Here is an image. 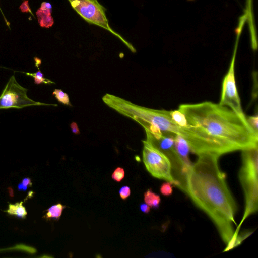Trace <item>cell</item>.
Wrapping results in <instances>:
<instances>
[{
  "label": "cell",
  "mask_w": 258,
  "mask_h": 258,
  "mask_svg": "<svg viewBox=\"0 0 258 258\" xmlns=\"http://www.w3.org/2000/svg\"><path fill=\"white\" fill-rule=\"evenodd\" d=\"M124 169L121 167L116 168L112 174V179L116 182L121 181L124 177Z\"/></svg>",
  "instance_id": "obj_22"
},
{
  "label": "cell",
  "mask_w": 258,
  "mask_h": 258,
  "mask_svg": "<svg viewBox=\"0 0 258 258\" xmlns=\"http://www.w3.org/2000/svg\"><path fill=\"white\" fill-rule=\"evenodd\" d=\"M52 9L41 10L39 8L36 12L38 23L42 27L48 28L54 24V20L51 16Z\"/></svg>",
  "instance_id": "obj_12"
},
{
  "label": "cell",
  "mask_w": 258,
  "mask_h": 258,
  "mask_svg": "<svg viewBox=\"0 0 258 258\" xmlns=\"http://www.w3.org/2000/svg\"><path fill=\"white\" fill-rule=\"evenodd\" d=\"M23 201L17 202L15 204H9L8 209L5 210L8 214L14 215L17 218L24 219L26 218L27 212L23 205Z\"/></svg>",
  "instance_id": "obj_13"
},
{
  "label": "cell",
  "mask_w": 258,
  "mask_h": 258,
  "mask_svg": "<svg viewBox=\"0 0 258 258\" xmlns=\"http://www.w3.org/2000/svg\"><path fill=\"white\" fill-rule=\"evenodd\" d=\"M247 121L251 128L258 134V117L257 115L246 117Z\"/></svg>",
  "instance_id": "obj_21"
},
{
  "label": "cell",
  "mask_w": 258,
  "mask_h": 258,
  "mask_svg": "<svg viewBox=\"0 0 258 258\" xmlns=\"http://www.w3.org/2000/svg\"><path fill=\"white\" fill-rule=\"evenodd\" d=\"M170 115L173 122L180 127L186 128L189 126L185 115L179 110L170 111Z\"/></svg>",
  "instance_id": "obj_17"
},
{
  "label": "cell",
  "mask_w": 258,
  "mask_h": 258,
  "mask_svg": "<svg viewBox=\"0 0 258 258\" xmlns=\"http://www.w3.org/2000/svg\"><path fill=\"white\" fill-rule=\"evenodd\" d=\"M28 89L21 86L16 81L15 75H12L8 81L0 95V109L11 108L22 109L35 105H52L35 101L27 95Z\"/></svg>",
  "instance_id": "obj_9"
},
{
  "label": "cell",
  "mask_w": 258,
  "mask_h": 258,
  "mask_svg": "<svg viewBox=\"0 0 258 258\" xmlns=\"http://www.w3.org/2000/svg\"><path fill=\"white\" fill-rule=\"evenodd\" d=\"M70 127L72 132L75 134H79L80 133L78 126L76 122H72L70 124Z\"/></svg>",
  "instance_id": "obj_26"
},
{
  "label": "cell",
  "mask_w": 258,
  "mask_h": 258,
  "mask_svg": "<svg viewBox=\"0 0 258 258\" xmlns=\"http://www.w3.org/2000/svg\"><path fill=\"white\" fill-rule=\"evenodd\" d=\"M73 9L86 22L98 26L118 37L133 53V46L110 27L105 13L106 9L97 0H68Z\"/></svg>",
  "instance_id": "obj_6"
},
{
  "label": "cell",
  "mask_w": 258,
  "mask_h": 258,
  "mask_svg": "<svg viewBox=\"0 0 258 258\" xmlns=\"http://www.w3.org/2000/svg\"><path fill=\"white\" fill-rule=\"evenodd\" d=\"M198 156L187 176L186 194L213 222L227 246L226 251L234 248L238 235L234 228L237 205L226 174L220 168V156L211 153Z\"/></svg>",
  "instance_id": "obj_1"
},
{
  "label": "cell",
  "mask_w": 258,
  "mask_h": 258,
  "mask_svg": "<svg viewBox=\"0 0 258 258\" xmlns=\"http://www.w3.org/2000/svg\"><path fill=\"white\" fill-rule=\"evenodd\" d=\"M53 95L58 102L67 105L72 106L70 103L68 95L61 89H55L54 90Z\"/></svg>",
  "instance_id": "obj_18"
},
{
  "label": "cell",
  "mask_w": 258,
  "mask_h": 258,
  "mask_svg": "<svg viewBox=\"0 0 258 258\" xmlns=\"http://www.w3.org/2000/svg\"><path fill=\"white\" fill-rule=\"evenodd\" d=\"M35 65L38 68V71L34 73L24 72L27 76H31L34 79V83L35 84H40L44 83L45 84H54V83L48 79L44 77L43 74L41 72L39 67L41 64V60L38 58H34Z\"/></svg>",
  "instance_id": "obj_14"
},
{
  "label": "cell",
  "mask_w": 258,
  "mask_h": 258,
  "mask_svg": "<svg viewBox=\"0 0 258 258\" xmlns=\"http://www.w3.org/2000/svg\"><path fill=\"white\" fill-rule=\"evenodd\" d=\"M142 142L143 161L147 170L153 177L168 181L173 185L171 165L168 158L146 140Z\"/></svg>",
  "instance_id": "obj_8"
},
{
  "label": "cell",
  "mask_w": 258,
  "mask_h": 258,
  "mask_svg": "<svg viewBox=\"0 0 258 258\" xmlns=\"http://www.w3.org/2000/svg\"><path fill=\"white\" fill-rule=\"evenodd\" d=\"M32 182L31 179L29 177L24 178L21 182L17 185L18 190L19 191H25L28 188L32 186Z\"/></svg>",
  "instance_id": "obj_20"
},
{
  "label": "cell",
  "mask_w": 258,
  "mask_h": 258,
  "mask_svg": "<svg viewBox=\"0 0 258 258\" xmlns=\"http://www.w3.org/2000/svg\"><path fill=\"white\" fill-rule=\"evenodd\" d=\"M119 194L122 200H125L131 194L130 188L127 186H123L120 188Z\"/></svg>",
  "instance_id": "obj_23"
},
{
  "label": "cell",
  "mask_w": 258,
  "mask_h": 258,
  "mask_svg": "<svg viewBox=\"0 0 258 258\" xmlns=\"http://www.w3.org/2000/svg\"><path fill=\"white\" fill-rule=\"evenodd\" d=\"M140 211L142 212L147 214L150 211V207L146 203H142L139 206Z\"/></svg>",
  "instance_id": "obj_25"
},
{
  "label": "cell",
  "mask_w": 258,
  "mask_h": 258,
  "mask_svg": "<svg viewBox=\"0 0 258 258\" xmlns=\"http://www.w3.org/2000/svg\"><path fill=\"white\" fill-rule=\"evenodd\" d=\"M41 10H49L52 9V6L50 3L43 2L41 3V6L39 8Z\"/></svg>",
  "instance_id": "obj_27"
},
{
  "label": "cell",
  "mask_w": 258,
  "mask_h": 258,
  "mask_svg": "<svg viewBox=\"0 0 258 258\" xmlns=\"http://www.w3.org/2000/svg\"><path fill=\"white\" fill-rule=\"evenodd\" d=\"M172 185V184L168 181L163 183L160 188V193L164 196H170L173 192Z\"/></svg>",
  "instance_id": "obj_19"
},
{
  "label": "cell",
  "mask_w": 258,
  "mask_h": 258,
  "mask_svg": "<svg viewBox=\"0 0 258 258\" xmlns=\"http://www.w3.org/2000/svg\"><path fill=\"white\" fill-rule=\"evenodd\" d=\"M19 8L23 13L31 12L28 0L24 1L20 6Z\"/></svg>",
  "instance_id": "obj_24"
},
{
  "label": "cell",
  "mask_w": 258,
  "mask_h": 258,
  "mask_svg": "<svg viewBox=\"0 0 258 258\" xmlns=\"http://www.w3.org/2000/svg\"><path fill=\"white\" fill-rule=\"evenodd\" d=\"M189 124L202 129L216 145L220 156L258 147V134L231 109L210 101L183 104L178 107Z\"/></svg>",
  "instance_id": "obj_2"
},
{
  "label": "cell",
  "mask_w": 258,
  "mask_h": 258,
  "mask_svg": "<svg viewBox=\"0 0 258 258\" xmlns=\"http://www.w3.org/2000/svg\"><path fill=\"white\" fill-rule=\"evenodd\" d=\"M65 208L66 206L60 203L52 205L46 210V213L43 216V218L47 220L50 219L58 220Z\"/></svg>",
  "instance_id": "obj_15"
},
{
  "label": "cell",
  "mask_w": 258,
  "mask_h": 258,
  "mask_svg": "<svg viewBox=\"0 0 258 258\" xmlns=\"http://www.w3.org/2000/svg\"><path fill=\"white\" fill-rule=\"evenodd\" d=\"M242 163L238 173V178L242 186L245 199L243 216L236 232L244 221L258 209V147L241 150Z\"/></svg>",
  "instance_id": "obj_4"
},
{
  "label": "cell",
  "mask_w": 258,
  "mask_h": 258,
  "mask_svg": "<svg viewBox=\"0 0 258 258\" xmlns=\"http://www.w3.org/2000/svg\"><path fill=\"white\" fill-rule=\"evenodd\" d=\"M174 141L177 153L189 172L193 163L189 157L190 149L188 144L182 136L177 134L174 136Z\"/></svg>",
  "instance_id": "obj_10"
},
{
  "label": "cell",
  "mask_w": 258,
  "mask_h": 258,
  "mask_svg": "<svg viewBox=\"0 0 258 258\" xmlns=\"http://www.w3.org/2000/svg\"><path fill=\"white\" fill-rule=\"evenodd\" d=\"M252 4V0H246V8L244 13H245L247 16L246 21L247 22L249 30L250 41L254 42L257 41V35L254 22Z\"/></svg>",
  "instance_id": "obj_11"
},
{
  "label": "cell",
  "mask_w": 258,
  "mask_h": 258,
  "mask_svg": "<svg viewBox=\"0 0 258 258\" xmlns=\"http://www.w3.org/2000/svg\"><path fill=\"white\" fill-rule=\"evenodd\" d=\"M102 100L110 108L138 122L145 130L153 127L161 133L177 134L182 137L185 134L184 128L173 122L170 111L140 106L109 94H106Z\"/></svg>",
  "instance_id": "obj_3"
},
{
  "label": "cell",
  "mask_w": 258,
  "mask_h": 258,
  "mask_svg": "<svg viewBox=\"0 0 258 258\" xmlns=\"http://www.w3.org/2000/svg\"><path fill=\"white\" fill-rule=\"evenodd\" d=\"M146 140L162 152L169 159L171 165L173 185L186 194V179L189 171L179 155L174 145V136L176 134L163 133L154 135L145 130Z\"/></svg>",
  "instance_id": "obj_5"
},
{
  "label": "cell",
  "mask_w": 258,
  "mask_h": 258,
  "mask_svg": "<svg viewBox=\"0 0 258 258\" xmlns=\"http://www.w3.org/2000/svg\"><path fill=\"white\" fill-rule=\"evenodd\" d=\"M144 200L146 204L154 209L158 208L161 202L160 196L153 192L151 189H148L144 193Z\"/></svg>",
  "instance_id": "obj_16"
},
{
  "label": "cell",
  "mask_w": 258,
  "mask_h": 258,
  "mask_svg": "<svg viewBox=\"0 0 258 258\" xmlns=\"http://www.w3.org/2000/svg\"><path fill=\"white\" fill-rule=\"evenodd\" d=\"M242 27L238 26L236 29V39L233 56L227 73L225 76L222 86L221 97L219 102L220 105L228 107L240 117L246 119L244 113L240 99L237 91L235 76V63L239 39L242 30Z\"/></svg>",
  "instance_id": "obj_7"
}]
</instances>
